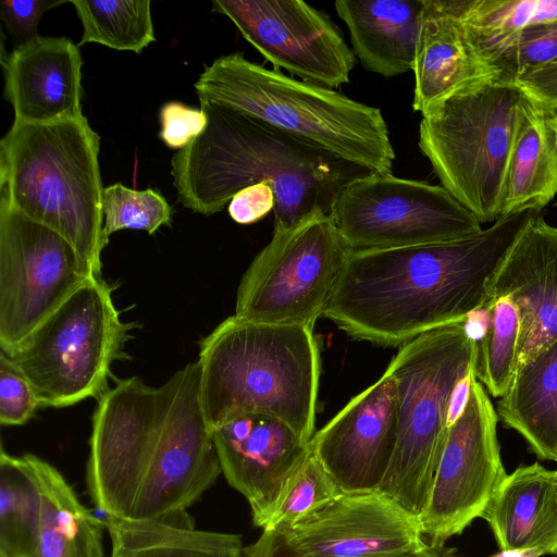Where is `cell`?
<instances>
[{"label": "cell", "mask_w": 557, "mask_h": 557, "mask_svg": "<svg viewBox=\"0 0 557 557\" xmlns=\"http://www.w3.org/2000/svg\"><path fill=\"white\" fill-rule=\"evenodd\" d=\"M540 210L504 214L449 242L350 251L324 317L358 341L403 346L486 307L491 283Z\"/></svg>", "instance_id": "1"}, {"label": "cell", "mask_w": 557, "mask_h": 557, "mask_svg": "<svg viewBox=\"0 0 557 557\" xmlns=\"http://www.w3.org/2000/svg\"><path fill=\"white\" fill-rule=\"evenodd\" d=\"M202 133L171 160L180 203L211 215L242 189L271 186L274 231L317 214L330 215L342 189L372 173L293 138L232 108L201 100Z\"/></svg>", "instance_id": "2"}, {"label": "cell", "mask_w": 557, "mask_h": 557, "mask_svg": "<svg viewBox=\"0 0 557 557\" xmlns=\"http://www.w3.org/2000/svg\"><path fill=\"white\" fill-rule=\"evenodd\" d=\"M200 401L210 430L247 413L314 434L320 352L311 329L231 315L199 342Z\"/></svg>", "instance_id": "3"}, {"label": "cell", "mask_w": 557, "mask_h": 557, "mask_svg": "<svg viewBox=\"0 0 557 557\" xmlns=\"http://www.w3.org/2000/svg\"><path fill=\"white\" fill-rule=\"evenodd\" d=\"M194 86L199 101L232 108L372 172L392 173L396 154L379 108L267 69L242 52L215 59Z\"/></svg>", "instance_id": "4"}, {"label": "cell", "mask_w": 557, "mask_h": 557, "mask_svg": "<svg viewBox=\"0 0 557 557\" xmlns=\"http://www.w3.org/2000/svg\"><path fill=\"white\" fill-rule=\"evenodd\" d=\"M99 136L83 115L50 123L14 121L0 141V191L29 219L67 239L101 275Z\"/></svg>", "instance_id": "5"}, {"label": "cell", "mask_w": 557, "mask_h": 557, "mask_svg": "<svg viewBox=\"0 0 557 557\" xmlns=\"http://www.w3.org/2000/svg\"><path fill=\"white\" fill-rule=\"evenodd\" d=\"M475 342L461 323L403 345L388 364L398 398L395 450L377 491L419 517L446 442L457 382L474 369Z\"/></svg>", "instance_id": "6"}, {"label": "cell", "mask_w": 557, "mask_h": 557, "mask_svg": "<svg viewBox=\"0 0 557 557\" xmlns=\"http://www.w3.org/2000/svg\"><path fill=\"white\" fill-rule=\"evenodd\" d=\"M521 96L515 81L500 76L451 95L419 124L420 151L441 185L482 224L502 216Z\"/></svg>", "instance_id": "7"}, {"label": "cell", "mask_w": 557, "mask_h": 557, "mask_svg": "<svg viewBox=\"0 0 557 557\" xmlns=\"http://www.w3.org/2000/svg\"><path fill=\"white\" fill-rule=\"evenodd\" d=\"M115 286L95 276L72 293L28 337L5 354L36 391L40 407L63 408L108 389L111 366L136 323L124 322Z\"/></svg>", "instance_id": "8"}, {"label": "cell", "mask_w": 557, "mask_h": 557, "mask_svg": "<svg viewBox=\"0 0 557 557\" xmlns=\"http://www.w3.org/2000/svg\"><path fill=\"white\" fill-rule=\"evenodd\" d=\"M350 251L324 213L273 231L239 282L235 315L313 330L337 289Z\"/></svg>", "instance_id": "9"}, {"label": "cell", "mask_w": 557, "mask_h": 557, "mask_svg": "<svg viewBox=\"0 0 557 557\" xmlns=\"http://www.w3.org/2000/svg\"><path fill=\"white\" fill-rule=\"evenodd\" d=\"M351 251L459 239L482 223L442 185L372 172L347 184L330 214Z\"/></svg>", "instance_id": "10"}, {"label": "cell", "mask_w": 557, "mask_h": 557, "mask_svg": "<svg viewBox=\"0 0 557 557\" xmlns=\"http://www.w3.org/2000/svg\"><path fill=\"white\" fill-rule=\"evenodd\" d=\"M197 361L170 379L154 440L128 519L194 527L186 510L221 474L212 432L200 401Z\"/></svg>", "instance_id": "11"}, {"label": "cell", "mask_w": 557, "mask_h": 557, "mask_svg": "<svg viewBox=\"0 0 557 557\" xmlns=\"http://www.w3.org/2000/svg\"><path fill=\"white\" fill-rule=\"evenodd\" d=\"M94 274L74 246L0 191V348L17 347Z\"/></svg>", "instance_id": "12"}, {"label": "cell", "mask_w": 557, "mask_h": 557, "mask_svg": "<svg viewBox=\"0 0 557 557\" xmlns=\"http://www.w3.org/2000/svg\"><path fill=\"white\" fill-rule=\"evenodd\" d=\"M497 422L496 409L474 379L462 414L448 429L431 491L418 517L429 544L444 546L482 518L505 480Z\"/></svg>", "instance_id": "13"}, {"label": "cell", "mask_w": 557, "mask_h": 557, "mask_svg": "<svg viewBox=\"0 0 557 557\" xmlns=\"http://www.w3.org/2000/svg\"><path fill=\"white\" fill-rule=\"evenodd\" d=\"M168 393V381L153 387L132 376L116 380L98 398L87 484L92 503L106 516L129 518Z\"/></svg>", "instance_id": "14"}, {"label": "cell", "mask_w": 557, "mask_h": 557, "mask_svg": "<svg viewBox=\"0 0 557 557\" xmlns=\"http://www.w3.org/2000/svg\"><path fill=\"white\" fill-rule=\"evenodd\" d=\"M242 36L276 70L336 88L349 82L357 58L323 11L300 0H213Z\"/></svg>", "instance_id": "15"}, {"label": "cell", "mask_w": 557, "mask_h": 557, "mask_svg": "<svg viewBox=\"0 0 557 557\" xmlns=\"http://www.w3.org/2000/svg\"><path fill=\"white\" fill-rule=\"evenodd\" d=\"M274 532L298 557H397L428 543L418 517L377 490L344 492Z\"/></svg>", "instance_id": "16"}, {"label": "cell", "mask_w": 557, "mask_h": 557, "mask_svg": "<svg viewBox=\"0 0 557 557\" xmlns=\"http://www.w3.org/2000/svg\"><path fill=\"white\" fill-rule=\"evenodd\" d=\"M398 398L388 372L352 397L310 440V450L345 493L379 488L392 460Z\"/></svg>", "instance_id": "17"}, {"label": "cell", "mask_w": 557, "mask_h": 557, "mask_svg": "<svg viewBox=\"0 0 557 557\" xmlns=\"http://www.w3.org/2000/svg\"><path fill=\"white\" fill-rule=\"evenodd\" d=\"M221 473L250 506L260 528L310 454V441L286 422L247 413L211 430Z\"/></svg>", "instance_id": "18"}, {"label": "cell", "mask_w": 557, "mask_h": 557, "mask_svg": "<svg viewBox=\"0 0 557 557\" xmlns=\"http://www.w3.org/2000/svg\"><path fill=\"white\" fill-rule=\"evenodd\" d=\"M502 296L520 317L517 373L557 339V228L541 214L519 235L491 283L490 300Z\"/></svg>", "instance_id": "19"}, {"label": "cell", "mask_w": 557, "mask_h": 557, "mask_svg": "<svg viewBox=\"0 0 557 557\" xmlns=\"http://www.w3.org/2000/svg\"><path fill=\"white\" fill-rule=\"evenodd\" d=\"M3 97L12 104L14 121L50 123L82 114V57L66 37H42L2 54Z\"/></svg>", "instance_id": "20"}, {"label": "cell", "mask_w": 557, "mask_h": 557, "mask_svg": "<svg viewBox=\"0 0 557 557\" xmlns=\"http://www.w3.org/2000/svg\"><path fill=\"white\" fill-rule=\"evenodd\" d=\"M412 109L425 114L451 95L500 73L470 44L451 0H423Z\"/></svg>", "instance_id": "21"}, {"label": "cell", "mask_w": 557, "mask_h": 557, "mask_svg": "<svg viewBox=\"0 0 557 557\" xmlns=\"http://www.w3.org/2000/svg\"><path fill=\"white\" fill-rule=\"evenodd\" d=\"M482 518L500 550L557 554V470L539 462L507 474Z\"/></svg>", "instance_id": "22"}, {"label": "cell", "mask_w": 557, "mask_h": 557, "mask_svg": "<svg viewBox=\"0 0 557 557\" xmlns=\"http://www.w3.org/2000/svg\"><path fill=\"white\" fill-rule=\"evenodd\" d=\"M334 7L366 70L386 78L413 70L423 0H337Z\"/></svg>", "instance_id": "23"}, {"label": "cell", "mask_w": 557, "mask_h": 557, "mask_svg": "<svg viewBox=\"0 0 557 557\" xmlns=\"http://www.w3.org/2000/svg\"><path fill=\"white\" fill-rule=\"evenodd\" d=\"M557 198V138L547 112L523 94L516 107L502 215L540 210Z\"/></svg>", "instance_id": "24"}, {"label": "cell", "mask_w": 557, "mask_h": 557, "mask_svg": "<svg viewBox=\"0 0 557 557\" xmlns=\"http://www.w3.org/2000/svg\"><path fill=\"white\" fill-rule=\"evenodd\" d=\"M39 496V529L32 557H103V523L78 499L59 470L23 455Z\"/></svg>", "instance_id": "25"}, {"label": "cell", "mask_w": 557, "mask_h": 557, "mask_svg": "<svg viewBox=\"0 0 557 557\" xmlns=\"http://www.w3.org/2000/svg\"><path fill=\"white\" fill-rule=\"evenodd\" d=\"M496 412L537 458L557 462V339L517 371Z\"/></svg>", "instance_id": "26"}, {"label": "cell", "mask_w": 557, "mask_h": 557, "mask_svg": "<svg viewBox=\"0 0 557 557\" xmlns=\"http://www.w3.org/2000/svg\"><path fill=\"white\" fill-rule=\"evenodd\" d=\"M109 557H223L243 547L237 534L107 516Z\"/></svg>", "instance_id": "27"}, {"label": "cell", "mask_w": 557, "mask_h": 557, "mask_svg": "<svg viewBox=\"0 0 557 557\" xmlns=\"http://www.w3.org/2000/svg\"><path fill=\"white\" fill-rule=\"evenodd\" d=\"M451 5L470 44L491 65L521 32L557 22V0H451Z\"/></svg>", "instance_id": "28"}, {"label": "cell", "mask_w": 557, "mask_h": 557, "mask_svg": "<svg viewBox=\"0 0 557 557\" xmlns=\"http://www.w3.org/2000/svg\"><path fill=\"white\" fill-rule=\"evenodd\" d=\"M39 529V496L23 456L0 451V557H32Z\"/></svg>", "instance_id": "29"}, {"label": "cell", "mask_w": 557, "mask_h": 557, "mask_svg": "<svg viewBox=\"0 0 557 557\" xmlns=\"http://www.w3.org/2000/svg\"><path fill=\"white\" fill-rule=\"evenodd\" d=\"M83 24L78 45L96 42L140 53L156 40L150 0L70 1Z\"/></svg>", "instance_id": "30"}, {"label": "cell", "mask_w": 557, "mask_h": 557, "mask_svg": "<svg viewBox=\"0 0 557 557\" xmlns=\"http://www.w3.org/2000/svg\"><path fill=\"white\" fill-rule=\"evenodd\" d=\"M490 323L484 335L475 342V379L497 398L509 389L517 369L520 341V317L508 296L491 299Z\"/></svg>", "instance_id": "31"}, {"label": "cell", "mask_w": 557, "mask_h": 557, "mask_svg": "<svg viewBox=\"0 0 557 557\" xmlns=\"http://www.w3.org/2000/svg\"><path fill=\"white\" fill-rule=\"evenodd\" d=\"M344 492L310 450L309 456L289 480L282 496L261 524L262 531H278Z\"/></svg>", "instance_id": "32"}, {"label": "cell", "mask_w": 557, "mask_h": 557, "mask_svg": "<svg viewBox=\"0 0 557 557\" xmlns=\"http://www.w3.org/2000/svg\"><path fill=\"white\" fill-rule=\"evenodd\" d=\"M103 232L109 236L120 230H143L154 234L162 225L171 226L172 208L151 188L136 190L120 183L102 193Z\"/></svg>", "instance_id": "33"}, {"label": "cell", "mask_w": 557, "mask_h": 557, "mask_svg": "<svg viewBox=\"0 0 557 557\" xmlns=\"http://www.w3.org/2000/svg\"><path fill=\"white\" fill-rule=\"evenodd\" d=\"M557 60V22L525 29L515 36L495 57L493 65L502 76L516 78Z\"/></svg>", "instance_id": "34"}, {"label": "cell", "mask_w": 557, "mask_h": 557, "mask_svg": "<svg viewBox=\"0 0 557 557\" xmlns=\"http://www.w3.org/2000/svg\"><path fill=\"white\" fill-rule=\"evenodd\" d=\"M40 407L30 382L0 351V422L2 425H22L28 422Z\"/></svg>", "instance_id": "35"}, {"label": "cell", "mask_w": 557, "mask_h": 557, "mask_svg": "<svg viewBox=\"0 0 557 557\" xmlns=\"http://www.w3.org/2000/svg\"><path fill=\"white\" fill-rule=\"evenodd\" d=\"M160 138L171 149H183L206 127L207 117L200 110L177 101L166 102L160 110Z\"/></svg>", "instance_id": "36"}, {"label": "cell", "mask_w": 557, "mask_h": 557, "mask_svg": "<svg viewBox=\"0 0 557 557\" xmlns=\"http://www.w3.org/2000/svg\"><path fill=\"white\" fill-rule=\"evenodd\" d=\"M64 3L61 0H4L0 2V16L10 35L21 46L35 37L41 15Z\"/></svg>", "instance_id": "37"}, {"label": "cell", "mask_w": 557, "mask_h": 557, "mask_svg": "<svg viewBox=\"0 0 557 557\" xmlns=\"http://www.w3.org/2000/svg\"><path fill=\"white\" fill-rule=\"evenodd\" d=\"M275 198L270 185L259 183L238 191L228 203L231 218L239 224H251L273 211Z\"/></svg>", "instance_id": "38"}, {"label": "cell", "mask_w": 557, "mask_h": 557, "mask_svg": "<svg viewBox=\"0 0 557 557\" xmlns=\"http://www.w3.org/2000/svg\"><path fill=\"white\" fill-rule=\"evenodd\" d=\"M240 557H298L288 549L274 531H262L257 541L243 546ZM397 557H461L455 549L426 543L420 549Z\"/></svg>", "instance_id": "39"}, {"label": "cell", "mask_w": 557, "mask_h": 557, "mask_svg": "<svg viewBox=\"0 0 557 557\" xmlns=\"http://www.w3.org/2000/svg\"><path fill=\"white\" fill-rule=\"evenodd\" d=\"M521 92L546 111H557V60L515 79Z\"/></svg>", "instance_id": "40"}, {"label": "cell", "mask_w": 557, "mask_h": 557, "mask_svg": "<svg viewBox=\"0 0 557 557\" xmlns=\"http://www.w3.org/2000/svg\"><path fill=\"white\" fill-rule=\"evenodd\" d=\"M475 379L474 369L463 375L456 384L449 403L448 423L449 426L462 414L470 397L473 380Z\"/></svg>", "instance_id": "41"}, {"label": "cell", "mask_w": 557, "mask_h": 557, "mask_svg": "<svg viewBox=\"0 0 557 557\" xmlns=\"http://www.w3.org/2000/svg\"><path fill=\"white\" fill-rule=\"evenodd\" d=\"M536 550H500L491 557H540Z\"/></svg>", "instance_id": "42"}, {"label": "cell", "mask_w": 557, "mask_h": 557, "mask_svg": "<svg viewBox=\"0 0 557 557\" xmlns=\"http://www.w3.org/2000/svg\"><path fill=\"white\" fill-rule=\"evenodd\" d=\"M547 112V121L552 129L554 131L557 138V111H546ZM555 207L557 208V198L555 201Z\"/></svg>", "instance_id": "43"}, {"label": "cell", "mask_w": 557, "mask_h": 557, "mask_svg": "<svg viewBox=\"0 0 557 557\" xmlns=\"http://www.w3.org/2000/svg\"><path fill=\"white\" fill-rule=\"evenodd\" d=\"M242 548H243V547H242ZM242 548H240L239 550H236V552H233V553H231V554H227V555H225V556H223V557H240V550H242Z\"/></svg>", "instance_id": "44"}, {"label": "cell", "mask_w": 557, "mask_h": 557, "mask_svg": "<svg viewBox=\"0 0 557 557\" xmlns=\"http://www.w3.org/2000/svg\"><path fill=\"white\" fill-rule=\"evenodd\" d=\"M557 228V227H556Z\"/></svg>", "instance_id": "45"}]
</instances>
